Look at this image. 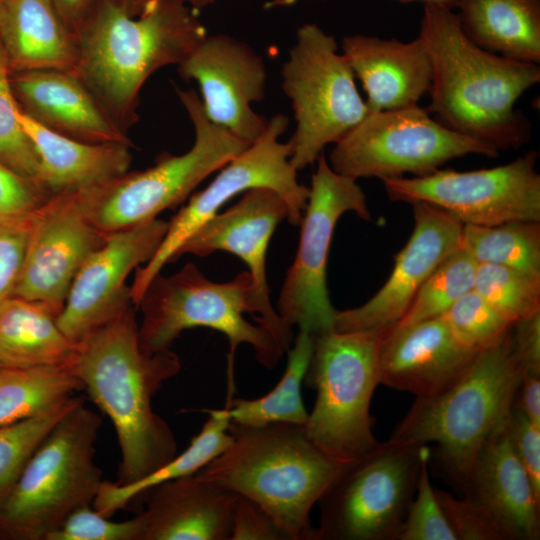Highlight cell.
<instances>
[{"label": "cell", "mask_w": 540, "mask_h": 540, "mask_svg": "<svg viewBox=\"0 0 540 540\" xmlns=\"http://www.w3.org/2000/svg\"><path fill=\"white\" fill-rule=\"evenodd\" d=\"M288 217V205L277 192L266 187L249 189L233 206L200 226L180 246L173 261L185 254L199 257L216 251L234 254L247 265L259 296L271 303L266 253L276 227Z\"/></svg>", "instance_id": "7402d4cb"}, {"label": "cell", "mask_w": 540, "mask_h": 540, "mask_svg": "<svg viewBox=\"0 0 540 540\" xmlns=\"http://www.w3.org/2000/svg\"><path fill=\"white\" fill-rule=\"evenodd\" d=\"M9 75L0 46V161L20 175L39 183V159L18 120L19 106L11 90Z\"/></svg>", "instance_id": "74e56055"}, {"label": "cell", "mask_w": 540, "mask_h": 540, "mask_svg": "<svg viewBox=\"0 0 540 540\" xmlns=\"http://www.w3.org/2000/svg\"><path fill=\"white\" fill-rule=\"evenodd\" d=\"M300 222L299 245L277 301V313L290 327L317 336L333 329L336 309L327 287L329 249L339 218L354 212L369 221L371 213L357 180L334 171L324 154L317 159Z\"/></svg>", "instance_id": "5bb4252c"}, {"label": "cell", "mask_w": 540, "mask_h": 540, "mask_svg": "<svg viewBox=\"0 0 540 540\" xmlns=\"http://www.w3.org/2000/svg\"><path fill=\"white\" fill-rule=\"evenodd\" d=\"M473 289L513 323L540 312V277L495 264H477Z\"/></svg>", "instance_id": "d590c367"}, {"label": "cell", "mask_w": 540, "mask_h": 540, "mask_svg": "<svg viewBox=\"0 0 540 540\" xmlns=\"http://www.w3.org/2000/svg\"><path fill=\"white\" fill-rule=\"evenodd\" d=\"M282 79L297 123L289 140L290 163L297 171L314 164L328 144L338 142L370 113L336 40L315 24L298 29Z\"/></svg>", "instance_id": "30bf717a"}, {"label": "cell", "mask_w": 540, "mask_h": 540, "mask_svg": "<svg viewBox=\"0 0 540 540\" xmlns=\"http://www.w3.org/2000/svg\"><path fill=\"white\" fill-rule=\"evenodd\" d=\"M146 509L137 515L139 540H229L237 495L196 473L149 489Z\"/></svg>", "instance_id": "cb8c5ba5"}, {"label": "cell", "mask_w": 540, "mask_h": 540, "mask_svg": "<svg viewBox=\"0 0 540 540\" xmlns=\"http://www.w3.org/2000/svg\"><path fill=\"white\" fill-rule=\"evenodd\" d=\"M493 517L507 540L540 536V496L516 456L508 427L483 447L462 486Z\"/></svg>", "instance_id": "d4e9b609"}, {"label": "cell", "mask_w": 540, "mask_h": 540, "mask_svg": "<svg viewBox=\"0 0 540 540\" xmlns=\"http://www.w3.org/2000/svg\"><path fill=\"white\" fill-rule=\"evenodd\" d=\"M412 205L413 231L394 256L387 281L364 304L336 310L333 330L389 332L403 317L429 275L461 246L463 224L458 219L425 202Z\"/></svg>", "instance_id": "d6986e66"}, {"label": "cell", "mask_w": 540, "mask_h": 540, "mask_svg": "<svg viewBox=\"0 0 540 540\" xmlns=\"http://www.w3.org/2000/svg\"><path fill=\"white\" fill-rule=\"evenodd\" d=\"M478 352L463 344L445 319L392 328L380 343V384L414 394L434 396L455 382Z\"/></svg>", "instance_id": "ffe728a7"}, {"label": "cell", "mask_w": 540, "mask_h": 540, "mask_svg": "<svg viewBox=\"0 0 540 540\" xmlns=\"http://www.w3.org/2000/svg\"><path fill=\"white\" fill-rule=\"evenodd\" d=\"M176 93L195 131L193 146L186 153H163L145 170L127 171L74 192L99 231L110 234L157 218L251 145L210 122L194 89L176 88Z\"/></svg>", "instance_id": "52a82bcc"}, {"label": "cell", "mask_w": 540, "mask_h": 540, "mask_svg": "<svg viewBox=\"0 0 540 540\" xmlns=\"http://www.w3.org/2000/svg\"><path fill=\"white\" fill-rule=\"evenodd\" d=\"M139 535L137 515L116 522L85 505L71 513L46 540H139Z\"/></svg>", "instance_id": "60d3db41"}, {"label": "cell", "mask_w": 540, "mask_h": 540, "mask_svg": "<svg viewBox=\"0 0 540 540\" xmlns=\"http://www.w3.org/2000/svg\"><path fill=\"white\" fill-rule=\"evenodd\" d=\"M538 153L526 152L493 168L439 169L418 177L383 180L392 201L425 202L462 224L492 226L514 220L540 221Z\"/></svg>", "instance_id": "9a60e30c"}, {"label": "cell", "mask_w": 540, "mask_h": 540, "mask_svg": "<svg viewBox=\"0 0 540 540\" xmlns=\"http://www.w3.org/2000/svg\"><path fill=\"white\" fill-rule=\"evenodd\" d=\"M17 117L38 156L39 183L51 196L75 192L129 170L132 146L65 137L43 127L20 108Z\"/></svg>", "instance_id": "4316f807"}, {"label": "cell", "mask_w": 540, "mask_h": 540, "mask_svg": "<svg viewBox=\"0 0 540 540\" xmlns=\"http://www.w3.org/2000/svg\"><path fill=\"white\" fill-rule=\"evenodd\" d=\"M442 317L454 335L476 352L500 343L514 324L474 289L460 297Z\"/></svg>", "instance_id": "8d00e7d4"}, {"label": "cell", "mask_w": 540, "mask_h": 540, "mask_svg": "<svg viewBox=\"0 0 540 540\" xmlns=\"http://www.w3.org/2000/svg\"><path fill=\"white\" fill-rule=\"evenodd\" d=\"M184 80H194L203 110L213 124L252 144L268 121L252 103L264 98L266 67L247 43L225 34L207 35L178 65Z\"/></svg>", "instance_id": "ac0fdd59"}, {"label": "cell", "mask_w": 540, "mask_h": 540, "mask_svg": "<svg viewBox=\"0 0 540 540\" xmlns=\"http://www.w3.org/2000/svg\"><path fill=\"white\" fill-rule=\"evenodd\" d=\"M461 28L492 53L539 64L540 0H458Z\"/></svg>", "instance_id": "f1b7e54d"}, {"label": "cell", "mask_w": 540, "mask_h": 540, "mask_svg": "<svg viewBox=\"0 0 540 540\" xmlns=\"http://www.w3.org/2000/svg\"><path fill=\"white\" fill-rule=\"evenodd\" d=\"M282 114L268 121L263 134L230 160L206 188L193 194L188 203L168 222L166 234L152 258L135 269L130 286L132 303L137 306L150 281L173 258L180 246L219 209L240 193L266 187L277 192L289 208L288 221L300 225L309 188L300 184L297 170L290 163L289 141H279L288 126Z\"/></svg>", "instance_id": "4fadbf2b"}, {"label": "cell", "mask_w": 540, "mask_h": 540, "mask_svg": "<svg viewBox=\"0 0 540 540\" xmlns=\"http://www.w3.org/2000/svg\"><path fill=\"white\" fill-rule=\"evenodd\" d=\"M521 375L510 332L479 351L445 390L416 398L388 440L435 443L446 468L463 486L483 447L508 427Z\"/></svg>", "instance_id": "8992f818"}, {"label": "cell", "mask_w": 540, "mask_h": 540, "mask_svg": "<svg viewBox=\"0 0 540 540\" xmlns=\"http://www.w3.org/2000/svg\"><path fill=\"white\" fill-rule=\"evenodd\" d=\"M82 401V397L71 395L29 417L0 426V503L56 424Z\"/></svg>", "instance_id": "836d02e7"}, {"label": "cell", "mask_w": 540, "mask_h": 540, "mask_svg": "<svg viewBox=\"0 0 540 540\" xmlns=\"http://www.w3.org/2000/svg\"><path fill=\"white\" fill-rule=\"evenodd\" d=\"M385 334L332 329L315 336L304 379L317 396L305 430L336 461H354L379 443L372 432L370 403L380 384L378 354Z\"/></svg>", "instance_id": "9c48e42d"}, {"label": "cell", "mask_w": 540, "mask_h": 540, "mask_svg": "<svg viewBox=\"0 0 540 540\" xmlns=\"http://www.w3.org/2000/svg\"><path fill=\"white\" fill-rule=\"evenodd\" d=\"M167 228V221L155 218L110 233L84 261L57 317L59 328L74 344L134 305L125 281L152 258Z\"/></svg>", "instance_id": "2e32d148"}, {"label": "cell", "mask_w": 540, "mask_h": 540, "mask_svg": "<svg viewBox=\"0 0 540 540\" xmlns=\"http://www.w3.org/2000/svg\"><path fill=\"white\" fill-rule=\"evenodd\" d=\"M229 446L196 474L263 507L288 540H314L310 512L348 463L328 456L305 426L230 422Z\"/></svg>", "instance_id": "277c9868"}, {"label": "cell", "mask_w": 540, "mask_h": 540, "mask_svg": "<svg viewBox=\"0 0 540 540\" xmlns=\"http://www.w3.org/2000/svg\"><path fill=\"white\" fill-rule=\"evenodd\" d=\"M461 246L477 264L501 265L540 277V221L463 224Z\"/></svg>", "instance_id": "1f68e13d"}, {"label": "cell", "mask_w": 540, "mask_h": 540, "mask_svg": "<svg viewBox=\"0 0 540 540\" xmlns=\"http://www.w3.org/2000/svg\"><path fill=\"white\" fill-rule=\"evenodd\" d=\"M115 5L122 9L131 17H139L151 11L161 0H111ZM181 2L195 11L204 9L216 0H176Z\"/></svg>", "instance_id": "681fc988"}, {"label": "cell", "mask_w": 540, "mask_h": 540, "mask_svg": "<svg viewBox=\"0 0 540 540\" xmlns=\"http://www.w3.org/2000/svg\"><path fill=\"white\" fill-rule=\"evenodd\" d=\"M28 225L29 221L0 223V302L10 297L16 286L26 249Z\"/></svg>", "instance_id": "ee69618b"}, {"label": "cell", "mask_w": 540, "mask_h": 540, "mask_svg": "<svg viewBox=\"0 0 540 540\" xmlns=\"http://www.w3.org/2000/svg\"><path fill=\"white\" fill-rule=\"evenodd\" d=\"M437 500L457 540H507L490 513L471 495L457 498L434 488Z\"/></svg>", "instance_id": "ab89813d"}, {"label": "cell", "mask_w": 540, "mask_h": 540, "mask_svg": "<svg viewBox=\"0 0 540 540\" xmlns=\"http://www.w3.org/2000/svg\"><path fill=\"white\" fill-rule=\"evenodd\" d=\"M208 419L189 446L152 474L129 484L103 481L92 503L100 514L110 517L134 498L163 482L197 473L231 443V419L227 408L204 409Z\"/></svg>", "instance_id": "f546056e"}, {"label": "cell", "mask_w": 540, "mask_h": 540, "mask_svg": "<svg viewBox=\"0 0 540 540\" xmlns=\"http://www.w3.org/2000/svg\"><path fill=\"white\" fill-rule=\"evenodd\" d=\"M68 367L0 369V426L29 417L82 390Z\"/></svg>", "instance_id": "d6a6232c"}, {"label": "cell", "mask_w": 540, "mask_h": 540, "mask_svg": "<svg viewBox=\"0 0 540 540\" xmlns=\"http://www.w3.org/2000/svg\"><path fill=\"white\" fill-rule=\"evenodd\" d=\"M514 406L531 422L540 425V377L522 374L515 397Z\"/></svg>", "instance_id": "7dc6e473"}, {"label": "cell", "mask_w": 540, "mask_h": 540, "mask_svg": "<svg viewBox=\"0 0 540 540\" xmlns=\"http://www.w3.org/2000/svg\"><path fill=\"white\" fill-rule=\"evenodd\" d=\"M229 540H288L270 514L253 500L237 495Z\"/></svg>", "instance_id": "7bdbcfd3"}, {"label": "cell", "mask_w": 540, "mask_h": 540, "mask_svg": "<svg viewBox=\"0 0 540 540\" xmlns=\"http://www.w3.org/2000/svg\"><path fill=\"white\" fill-rule=\"evenodd\" d=\"M9 79L20 110L43 127L81 142L133 146L75 73L41 69L10 73Z\"/></svg>", "instance_id": "44dd1931"}, {"label": "cell", "mask_w": 540, "mask_h": 540, "mask_svg": "<svg viewBox=\"0 0 540 540\" xmlns=\"http://www.w3.org/2000/svg\"><path fill=\"white\" fill-rule=\"evenodd\" d=\"M508 435L516 456L540 496V425L531 422L513 405Z\"/></svg>", "instance_id": "f6af8a7d"}, {"label": "cell", "mask_w": 540, "mask_h": 540, "mask_svg": "<svg viewBox=\"0 0 540 540\" xmlns=\"http://www.w3.org/2000/svg\"><path fill=\"white\" fill-rule=\"evenodd\" d=\"M315 336L299 329L289 348L286 369L276 386L260 398L228 401L231 422L247 426L291 423L305 426L309 413L303 403L302 383L314 347Z\"/></svg>", "instance_id": "4dcf8cb0"}, {"label": "cell", "mask_w": 540, "mask_h": 540, "mask_svg": "<svg viewBox=\"0 0 540 540\" xmlns=\"http://www.w3.org/2000/svg\"><path fill=\"white\" fill-rule=\"evenodd\" d=\"M1 368H2V367L0 366V369H1Z\"/></svg>", "instance_id": "f5cc1de1"}, {"label": "cell", "mask_w": 540, "mask_h": 540, "mask_svg": "<svg viewBox=\"0 0 540 540\" xmlns=\"http://www.w3.org/2000/svg\"><path fill=\"white\" fill-rule=\"evenodd\" d=\"M429 457L426 445L414 493L416 497L412 499L396 540H457L430 482Z\"/></svg>", "instance_id": "f35d334b"}, {"label": "cell", "mask_w": 540, "mask_h": 540, "mask_svg": "<svg viewBox=\"0 0 540 540\" xmlns=\"http://www.w3.org/2000/svg\"><path fill=\"white\" fill-rule=\"evenodd\" d=\"M207 35L198 12L176 0H161L139 17L101 0L77 35L75 74L128 133L139 119L145 81L160 68L178 66Z\"/></svg>", "instance_id": "3957f363"}, {"label": "cell", "mask_w": 540, "mask_h": 540, "mask_svg": "<svg viewBox=\"0 0 540 540\" xmlns=\"http://www.w3.org/2000/svg\"><path fill=\"white\" fill-rule=\"evenodd\" d=\"M3 1L4 0H0V26H1V17H2V10H3Z\"/></svg>", "instance_id": "816d5d0a"}, {"label": "cell", "mask_w": 540, "mask_h": 540, "mask_svg": "<svg viewBox=\"0 0 540 540\" xmlns=\"http://www.w3.org/2000/svg\"><path fill=\"white\" fill-rule=\"evenodd\" d=\"M511 343L522 374L540 377V312L514 322Z\"/></svg>", "instance_id": "bcb514c9"}, {"label": "cell", "mask_w": 540, "mask_h": 540, "mask_svg": "<svg viewBox=\"0 0 540 540\" xmlns=\"http://www.w3.org/2000/svg\"><path fill=\"white\" fill-rule=\"evenodd\" d=\"M101 424L84 401L56 424L0 503L1 534L46 540L76 509L93 503L104 481L95 463Z\"/></svg>", "instance_id": "ba28073f"}, {"label": "cell", "mask_w": 540, "mask_h": 540, "mask_svg": "<svg viewBox=\"0 0 540 540\" xmlns=\"http://www.w3.org/2000/svg\"><path fill=\"white\" fill-rule=\"evenodd\" d=\"M300 1H308V0H270L265 3L264 8L271 9V8H277V7H287L294 5ZM403 3H409V2H420L423 5H437L446 7L449 9H455V6L457 4L458 0H397Z\"/></svg>", "instance_id": "f907efd6"}, {"label": "cell", "mask_w": 540, "mask_h": 540, "mask_svg": "<svg viewBox=\"0 0 540 540\" xmlns=\"http://www.w3.org/2000/svg\"><path fill=\"white\" fill-rule=\"evenodd\" d=\"M135 309L76 344L69 366L92 401L111 419L121 451L120 484L136 482L176 456L168 423L152 408V397L181 368L169 349L145 352Z\"/></svg>", "instance_id": "7a4b0ae2"}, {"label": "cell", "mask_w": 540, "mask_h": 540, "mask_svg": "<svg viewBox=\"0 0 540 540\" xmlns=\"http://www.w3.org/2000/svg\"><path fill=\"white\" fill-rule=\"evenodd\" d=\"M0 46L10 73L76 71L77 37L51 0H4Z\"/></svg>", "instance_id": "484cf974"}, {"label": "cell", "mask_w": 540, "mask_h": 540, "mask_svg": "<svg viewBox=\"0 0 540 540\" xmlns=\"http://www.w3.org/2000/svg\"><path fill=\"white\" fill-rule=\"evenodd\" d=\"M432 64L427 110L446 127L498 152L531 137L517 100L540 82L539 64L507 58L473 43L453 9L423 5L418 35Z\"/></svg>", "instance_id": "6da1fadb"}, {"label": "cell", "mask_w": 540, "mask_h": 540, "mask_svg": "<svg viewBox=\"0 0 540 540\" xmlns=\"http://www.w3.org/2000/svg\"><path fill=\"white\" fill-rule=\"evenodd\" d=\"M50 197L39 183L0 161V223L29 221Z\"/></svg>", "instance_id": "b9f144b4"}, {"label": "cell", "mask_w": 540, "mask_h": 540, "mask_svg": "<svg viewBox=\"0 0 540 540\" xmlns=\"http://www.w3.org/2000/svg\"><path fill=\"white\" fill-rule=\"evenodd\" d=\"M470 154L495 158L494 148L469 138L431 117L419 105L370 112L335 143L329 164L337 173L380 180L425 176L447 162Z\"/></svg>", "instance_id": "7c38bea8"}, {"label": "cell", "mask_w": 540, "mask_h": 540, "mask_svg": "<svg viewBox=\"0 0 540 540\" xmlns=\"http://www.w3.org/2000/svg\"><path fill=\"white\" fill-rule=\"evenodd\" d=\"M107 236L87 219L74 192L51 196L29 220L11 296L46 304L59 316L78 270Z\"/></svg>", "instance_id": "e0dca14e"}, {"label": "cell", "mask_w": 540, "mask_h": 540, "mask_svg": "<svg viewBox=\"0 0 540 540\" xmlns=\"http://www.w3.org/2000/svg\"><path fill=\"white\" fill-rule=\"evenodd\" d=\"M58 313L46 304L10 296L0 302V366L68 367L74 344L59 328Z\"/></svg>", "instance_id": "83f0119b"}, {"label": "cell", "mask_w": 540, "mask_h": 540, "mask_svg": "<svg viewBox=\"0 0 540 540\" xmlns=\"http://www.w3.org/2000/svg\"><path fill=\"white\" fill-rule=\"evenodd\" d=\"M477 262L460 246L424 281L400 321L407 327L442 316L460 297L473 289Z\"/></svg>", "instance_id": "e575fe53"}, {"label": "cell", "mask_w": 540, "mask_h": 540, "mask_svg": "<svg viewBox=\"0 0 540 540\" xmlns=\"http://www.w3.org/2000/svg\"><path fill=\"white\" fill-rule=\"evenodd\" d=\"M342 54L366 92L370 112L413 107L429 93L432 64L419 36L409 42L345 36Z\"/></svg>", "instance_id": "603a6c76"}, {"label": "cell", "mask_w": 540, "mask_h": 540, "mask_svg": "<svg viewBox=\"0 0 540 540\" xmlns=\"http://www.w3.org/2000/svg\"><path fill=\"white\" fill-rule=\"evenodd\" d=\"M136 307L143 315L138 331L145 352L169 349L184 330L210 328L228 338L229 372L241 344L250 345L256 360L273 369L294 340L292 327L259 296L248 271L217 283L187 263L170 276L157 274Z\"/></svg>", "instance_id": "5b68a950"}, {"label": "cell", "mask_w": 540, "mask_h": 540, "mask_svg": "<svg viewBox=\"0 0 540 540\" xmlns=\"http://www.w3.org/2000/svg\"><path fill=\"white\" fill-rule=\"evenodd\" d=\"M58 13L76 35L80 32L88 18L101 0H51Z\"/></svg>", "instance_id": "c3c4849f"}, {"label": "cell", "mask_w": 540, "mask_h": 540, "mask_svg": "<svg viewBox=\"0 0 540 540\" xmlns=\"http://www.w3.org/2000/svg\"><path fill=\"white\" fill-rule=\"evenodd\" d=\"M425 447L388 440L349 462L317 503L314 540H396Z\"/></svg>", "instance_id": "8fae6325"}]
</instances>
